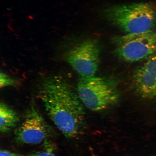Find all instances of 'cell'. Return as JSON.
<instances>
[{
    "mask_svg": "<svg viewBox=\"0 0 156 156\" xmlns=\"http://www.w3.org/2000/svg\"><path fill=\"white\" fill-rule=\"evenodd\" d=\"M17 85V81L14 79L9 77L5 73L0 74V87L3 88L6 87H15Z\"/></svg>",
    "mask_w": 156,
    "mask_h": 156,
    "instance_id": "9",
    "label": "cell"
},
{
    "mask_svg": "<svg viewBox=\"0 0 156 156\" xmlns=\"http://www.w3.org/2000/svg\"><path fill=\"white\" fill-rule=\"evenodd\" d=\"M132 81L134 90L140 97L156 100V53L136 70Z\"/></svg>",
    "mask_w": 156,
    "mask_h": 156,
    "instance_id": "7",
    "label": "cell"
},
{
    "mask_svg": "<svg viewBox=\"0 0 156 156\" xmlns=\"http://www.w3.org/2000/svg\"><path fill=\"white\" fill-rule=\"evenodd\" d=\"M77 93L83 105L93 112H99L118 102L120 94L115 81L108 78L81 77Z\"/></svg>",
    "mask_w": 156,
    "mask_h": 156,
    "instance_id": "3",
    "label": "cell"
},
{
    "mask_svg": "<svg viewBox=\"0 0 156 156\" xmlns=\"http://www.w3.org/2000/svg\"><path fill=\"white\" fill-rule=\"evenodd\" d=\"M29 156H56L52 152L50 148L44 151L34 152L30 154Z\"/></svg>",
    "mask_w": 156,
    "mask_h": 156,
    "instance_id": "10",
    "label": "cell"
},
{
    "mask_svg": "<svg viewBox=\"0 0 156 156\" xmlns=\"http://www.w3.org/2000/svg\"><path fill=\"white\" fill-rule=\"evenodd\" d=\"M116 55L125 61L134 62L149 58L156 52V31L126 34L114 38Z\"/></svg>",
    "mask_w": 156,
    "mask_h": 156,
    "instance_id": "4",
    "label": "cell"
},
{
    "mask_svg": "<svg viewBox=\"0 0 156 156\" xmlns=\"http://www.w3.org/2000/svg\"><path fill=\"white\" fill-rule=\"evenodd\" d=\"M50 134L49 127L32 102L24 121L16 131V140L20 144L37 145L45 141Z\"/></svg>",
    "mask_w": 156,
    "mask_h": 156,
    "instance_id": "6",
    "label": "cell"
},
{
    "mask_svg": "<svg viewBox=\"0 0 156 156\" xmlns=\"http://www.w3.org/2000/svg\"><path fill=\"white\" fill-rule=\"evenodd\" d=\"M98 44L92 40L83 41L70 50L66 56L68 63L81 77L94 76L100 60Z\"/></svg>",
    "mask_w": 156,
    "mask_h": 156,
    "instance_id": "5",
    "label": "cell"
},
{
    "mask_svg": "<svg viewBox=\"0 0 156 156\" xmlns=\"http://www.w3.org/2000/svg\"><path fill=\"white\" fill-rule=\"evenodd\" d=\"M107 20L126 34H137L153 30L156 13L148 3L110 6L104 10Z\"/></svg>",
    "mask_w": 156,
    "mask_h": 156,
    "instance_id": "2",
    "label": "cell"
},
{
    "mask_svg": "<svg viewBox=\"0 0 156 156\" xmlns=\"http://www.w3.org/2000/svg\"><path fill=\"white\" fill-rule=\"evenodd\" d=\"M38 95L50 119L66 137L75 138L83 133L86 128L84 108L67 80L58 75L45 78Z\"/></svg>",
    "mask_w": 156,
    "mask_h": 156,
    "instance_id": "1",
    "label": "cell"
},
{
    "mask_svg": "<svg viewBox=\"0 0 156 156\" xmlns=\"http://www.w3.org/2000/svg\"><path fill=\"white\" fill-rule=\"evenodd\" d=\"M18 116L14 110L3 102L0 104V130L5 133L12 129L18 122Z\"/></svg>",
    "mask_w": 156,
    "mask_h": 156,
    "instance_id": "8",
    "label": "cell"
},
{
    "mask_svg": "<svg viewBox=\"0 0 156 156\" xmlns=\"http://www.w3.org/2000/svg\"><path fill=\"white\" fill-rule=\"evenodd\" d=\"M0 156H20L18 154L12 153L6 150H1Z\"/></svg>",
    "mask_w": 156,
    "mask_h": 156,
    "instance_id": "11",
    "label": "cell"
}]
</instances>
